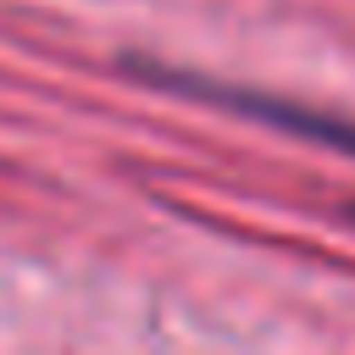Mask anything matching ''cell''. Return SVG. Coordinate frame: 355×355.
<instances>
[{
  "label": "cell",
  "mask_w": 355,
  "mask_h": 355,
  "mask_svg": "<svg viewBox=\"0 0 355 355\" xmlns=\"http://www.w3.org/2000/svg\"><path fill=\"white\" fill-rule=\"evenodd\" d=\"M139 78H150L155 89H178V94H194V100H211V105H227V111H244L255 122H272L283 133H300V139H316V144H333L344 155H355V122L349 116H333V111H311V105H294L283 94H266V89H250V83H222V78H205V72H189V67H155V61H128Z\"/></svg>",
  "instance_id": "1"
}]
</instances>
